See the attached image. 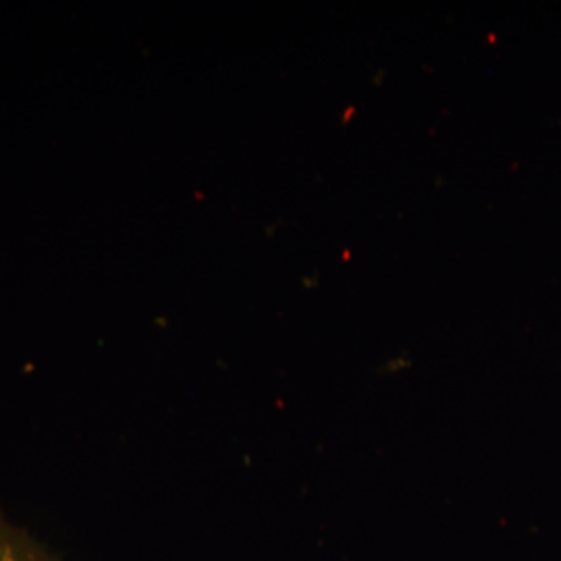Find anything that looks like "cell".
<instances>
[{
	"label": "cell",
	"instance_id": "1",
	"mask_svg": "<svg viewBox=\"0 0 561 561\" xmlns=\"http://www.w3.org/2000/svg\"><path fill=\"white\" fill-rule=\"evenodd\" d=\"M0 561H53L21 528L0 514Z\"/></svg>",
	"mask_w": 561,
	"mask_h": 561
}]
</instances>
